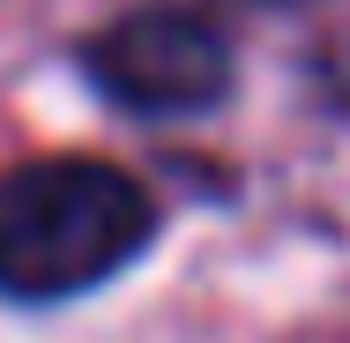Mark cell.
<instances>
[{
	"instance_id": "1",
	"label": "cell",
	"mask_w": 350,
	"mask_h": 343,
	"mask_svg": "<svg viewBox=\"0 0 350 343\" xmlns=\"http://www.w3.org/2000/svg\"><path fill=\"white\" fill-rule=\"evenodd\" d=\"M157 239V202L112 157H30L0 172V298L60 306Z\"/></svg>"
},
{
	"instance_id": "2",
	"label": "cell",
	"mask_w": 350,
	"mask_h": 343,
	"mask_svg": "<svg viewBox=\"0 0 350 343\" xmlns=\"http://www.w3.org/2000/svg\"><path fill=\"white\" fill-rule=\"evenodd\" d=\"M82 75L135 120H202L231 97L239 53L202 8L149 0V8L112 15L82 45Z\"/></svg>"
}]
</instances>
